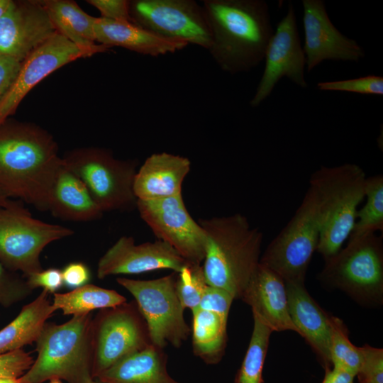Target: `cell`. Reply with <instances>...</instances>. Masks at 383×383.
I'll use <instances>...</instances> for the list:
<instances>
[{
    "label": "cell",
    "instance_id": "cell-15",
    "mask_svg": "<svg viewBox=\"0 0 383 383\" xmlns=\"http://www.w3.org/2000/svg\"><path fill=\"white\" fill-rule=\"evenodd\" d=\"M87 56L57 32L22 62L0 101V126L13 115L27 94L44 78L61 67Z\"/></svg>",
    "mask_w": 383,
    "mask_h": 383
},
{
    "label": "cell",
    "instance_id": "cell-10",
    "mask_svg": "<svg viewBox=\"0 0 383 383\" xmlns=\"http://www.w3.org/2000/svg\"><path fill=\"white\" fill-rule=\"evenodd\" d=\"M177 272L151 280L118 277V284L128 290L148 326L152 345L164 349L168 344L179 348L191 329L184 316V308L176 289Z\"/></svg>",
    "mask_w": 383,
    "mask_h": 383
},
{
    "label": "cell",
    "instance_id": "cell-12",
    "mask_svg": "<svg viewBox=\"0 0 383 383\" xmlns=\"http://www.w3.org/2000/svg\"><path fill=\"white\" fill-rule=\"evenodd\" d=\"M134 24L163 38L208 50L211 32L202 4L194 0L130 1Z\"/></svg>",
    "mask_w": 383,
    "mask_h": 383
},
{
    "label": "cell",
    "instance_id": "cell-47",
    "mask_svg": "<svg viewBox=\"0 0 383 383\" xmlns=\"http://www.w3.org/2000/svg\"><path fill=\"white\" fill-rule=\"evenodd\" d=\"M91 383H102V382H99V381H95V380H94V381L91 382Z\"/></svg>",
    "mask_w": 383,
    "mask_h": 383
},
{
    "label": "cell",
    "instance_id": "cell-35",
    "mask_svg": "<svg viewBox=\"0 0 383 383\" xmlns=\"http://www.w3.org/2000/svg\"><path fill=\"white\" fill-rule=\"evenodd\" d=\"M361 350L363 359L356 374L358 383H383V350L369 345Z\"/></svg>",
    "mask_w": 383,
    "mask_h": 383
},
{
    "label": "cell",
    "instance_id": "cell-3",
    "mask_svg": "<svg viewBox=\"0 0 383 383\" xmlns=\"http://www.w3.org/2000/svg\"><path fill=\"white\" fill-rule=\"evenodd\" d=\"M199 223L206 235L202 267L207 284L240 299L260 263L262 231L239 213L200 219Z\"/></svg>",
    "mask_w": 383,
    "mask_h": 383
},
{
    "label": "cell",
    "instance_id": "cell-29",
    "mask_svg": "<svg viewBox=\"0 0 383 383\" xmlns=\"http://www.w3.org/2000/svg\"><path fill=\"white\" fill-rule=\"evenodd\" d=\"M253 320L250 340L235 383H262L263 366L273 331L255 317Z\"/></svg>",
    "mask_w": 383,
    "mask_h": 383
},
{
    "label": "cell",
    "instance_id": "cell-28",
    "mask_svg": "<svg viewBox=\"0 0 383 383\" xmlns=\"http://www.w3.org/2000/svg\"><path fill=\"white\" fill-rule=\"evenodd\" d=\"M126 298L117 292L87 284L64 293H55L52 306L64 315H81L95 309L114 307L125 303Z\"/></svg>",
    "mask_w": 383,
    "mask_h": 383
},
{
    "label": "cell",
    "instance_id": "cell-25",
    "mask_svg": "<svg viewBox=\"0 0 383 383\" xmlns=\"http://www.w3.org/2000/svg\"><path fill=\"white\" fill-rule=\"evenodd\" d=\"M57 31L77 46L87 57L109 48L96 43L95 17L84 12L74 1L41 0Z\"/></svg>",
    "mask_w": 383,
    "mask_h": 383
},
{
    "label": "cell",
    "instance_id": "cell-7",
    "mask_svg": "<svg viewBox=\"0 0 383 383\" xmlns=\"http://www.w3.org/2000/svg\"><path fill=\"white\" fill-rule=\"evenodd\" d=\"M62 159L84 184L103 212L136 207L133 192L136 161L116 159L111 151L97 147L72 150Z\"/></svg>",
    "mask_w": 383,
    "mask_h": 383
},
{
    "label": "cell",
    "instance_id": "cell-40",
    "mask_svg": "<svg viewBox=\"0 0 383 383\" xmlns=\"http://www.w3.org/2000/svg\"><path fill=\"white\" fill-rule=\"evenodd\" d=\"M62 271L63 285L70 289H77L87 284L91 279L90 270L83 262L67 264Z\"/></svg>",
    "mask_w": 383,
    "mask_h": 383
},
{
    "label": "cell",
    "instance_id": "cell-44",
    "mask_svg": "<svg viewBox=\"0 0 383 383\" xmlns=\"http://www.w3.org/2000/svg\"><path fill=\"white\" fill-rule=\"evenodd\" d=\"M11 0H0V19L8 9Z\"/></svg>",
    "mask_w": 383,
    "mask_h": 383
},
{
    "label": "cell",
    "instance_id": "cell-42",
    "mask_svg": "<svg viewBox=\"0 0 383 383\" xmlns=\"http://www.w3.org/2000/svg\"><path fill=\"white\" fill-rule=\"evenodd\" d=\"M355 377L347 371L333 367L325 370V375L321 383H354Z\"/></svg>",
    "mask_w": 383,
    "mask_h": 383
},
{
    "label": "cell",
    "instance_id": "cell-36",
    "mask_svg": "<svg viewBox=\"0 0 383 383\" xmlns=\"http://www.w3.org/2000/svg\"><path fill=\"white\" fill-rule=\"evenodd\" d=\"M33 362L30 353L23 349L0 355V378L18 379L30 367Z\"/></svg>",
    "mask_w": 383,
    "mask_h": 383
},
{
    "label": "cell",
    "instance_id": "cell-14",
    "mask_svg": "<svg viewBox=\"0 0 383 383\" xmlns=\"http://www.w3.org/2000/svg\"><path fill=\"white\" fill-rule=\"evenodd\" d=\"M262 76L250 101V106H260L282 77L306 88L304 78L306 59L301 45L296 13L292 3L284 17L279 22L266 48Z\"/></svg>",
    "mask_w": 383,
    "mask_h": 383
},
{
    "label": "cell",
    "instance_id": "cell-46",
    "mask_svg": "<svg viewBox=\"0 0 383 383\" xmlns=\"http://www.w3.org/2000/svg\"><path fill=\"white\" fill-rule=\"evenodd\" d=\"M49 383H62L61 380L59 379H52Z\"/></svg>",
    "mask_w": 383,
    "mask_h": 383
},
{
    "label": "cell",
    "instance_id": "cell-41",
    "mask_svg": "<svg viewBox=\"0 0 383 383\" xmlns=\"http://www.w3.org/2000/svg\"><path fill=\"white\" fill-rule=\"evenodd\" d=\"M21 62L0 55V101L14 80Z\"/></svg>",
    "mask_w": 383,
    "mask_h": 383
},
{
    "label": "cell",
    "instance_id": "cell-17",
    "mask_svg": "<svg viewBox=\"0 0 383 383\" xmlns=\"http://www.w3.org/2000/svg\"><path fill=\"white\" fill-rule=\"evenodd\" d=\"M303 26L307 71L324 60L358 62L365 51L358 43L343 35L332 23L322 0H303Z\"/></svg>",
    "mask_w": 383,
    "mask_h": 383
},
{
    "label": "cell",
    "instance_id": "cell-27",
    "mask_svg": "<svg viewBox=\"0 0 383 383\" xmlns=\"http://www.w3.org/2000/svg\"><path fill=\"white\" fill-rule=\"evenodd\" d=\"M192 313V348L209 365L219 362L227 345V318L201 309Z\"/></svg>",
    "mask_w": 383,
    "mask_h": 383
},
{
    "label": "cell",
    "instance_id": "cell-5",
    "mask_svg": "<svg viewBox=\"0 0 383 383\" xmlns=\"http://www.w3.org/2000/svg\"><path fill=\"white\" fill-rule=\"evenodd\" d=\"M366 179L363 169L354 163L322 166L311 174L309 187L317 199L321 224L316 251L324 260L335 255L349 238L365 198Z\"/></svg>",
    "mask_w": 383,
    "mask_h": 383
},
{
    "label": "cell",
    "instance_id": "cell-18",
    "mask_svg": "<svg viewBox=\"0 0 383 383\" xmlns=\"http://www.w3.org/2000/svg\"><path fill=\"white\" fill-rule=\"evenodd\" d=\"M188 262L164 241L135 244L131 236H121L99 259L97 277L135 274L167 269L179 272Z\"/></svg>",
    "mask_w": 383,
    "mask_h": 383
},
{
    "label": "cell",
    "instance_id": "cell-33",
    "mask_svg": "<svg viewBox=\"0 0 383 383\" xmlns=\"http://www.w3.org/2000/svg\"><path fill=\"white\" fill-rule=\"evenodd\" d=\"M317 88L323 91H337L367 95H383V77L367 75L355 79L321 82Z\"/></svg>",
    "mask_w": 383,
    "mask_h": 383
},
{
    "label": "cell",
    "instance_id": "cell-13",
    "mask_svg": "<svg viewBox=\"0 0 383 383\" xmlns=\"http://www.w3.org/2000/svg\"><path fill=\"white\" fill-rule=\"evenodd\" d=\"M136 208L158 240L172 246L188 262L202 265L205 232L189 214L182 194L157 200H137Z\"/></svg>",
    "mask_w": 383,
    "mask_h": 383
},
{
    "label": "cell",
    "instance_id": "cell-45",
    "mask_svg": "<svg viewBox=\"0 0 383 383\" xmlns=\"http://www.w3.org/2000/svg\"><path fill=\"white\" fill-rule=\"evenodd\" d=\"M0 383H18V378H0Z\"/></svg>",
    "mask_w": 383,
    "mask_h": 383
},
{
    "label": "cell",
    "instance_id": "cell-39",
    "mask_svg": "<svg viewBox=\"0 0 383 383\" xmlns=\"http://www.w3.org/2000/svg\"><path fill=\"white\" fill-rule=\"evenodd\" d=\"M28 287L33 290L42 287L49 293H55L63 285L62 271L57 268L42 270L25 277Z\"/></svg>",
    "mask_w": 383,
    "mask_h": 383
},
{
    "label": "cell",
    "instance_id": "cell-1",
    "mask_svg": "<svg viewBox=\"0 0 383 383\" xmlns=\"http://www.w3.org/2000/svg\"><path fill=\"white\" fill-rule=\"evenodd\" d=\"M62 163L57 143L43 128L9 119L0 126V187L11 198L48 211Z\"/></svg>",
    "mask_w": 383,
    "mask_h": 383
},
{
    "label": "cell",
    "instance_id": "cell-31",
    "mask_svg": "<svg viewBox=\"0 0 383 383\" xmlns=\"http://www.w3.org/2000/svg\"><path fill=\"white\" fill-rule=\"evenodd\" d=\"M330 358L332 367H338L356 376L362 363L361 347L354 345L348 338L346 326L331 316Z\"/></svg>",
    "mask_w": 383,
    "mask_h": 383
},
{
    "label": "cell",
    "instance_id": "cell-4",
    "mask_svg": "<svg viewBox=\"0 0 383 383\" xmlns=\"http://www.w3.org/2000/svg\"><path fill=\"white\" fill-rule=\"evenodd\" d=\"M91 313L73 316L62 324L46 323L37 340L38 356L18 383H43L52 379L67 383H91L92 344Z\"/></svg>",
    "mask_w": 383,
    "mask_h": 383
},
{
    "label": "cell",
    "instance_id": "cell-43",
    "mask_svg": "<svg viewBox=\"0 0 383 383\" xmlns=\"http://www.w3.org/2000/svg\"><path fill=\"white\" fill-rule=\"evenodd\" d=\"M11 195L0 187V206L6 204L10 199Z\"/></svg>",
    "mask_w": 383,
    "mask_h": 383
},
{
    "label": "cell",
    "instance_id": "cell-6",
    "mask_svg": "<svg viewBox=\"0 0 383 383\" xmlns=\"http://www.w3.org/2000/svg\"><path fill=\"white\" fill-rule=\"evenodd\" d=\"M319 279L362 304H379L383 296V243L376 233L350 236L345 248L324 260Z\"/></svg>",
    "mask_w": 383,
    "mask_h": 383
},
{
    "label": "cell",
    "instance_id": "cell-30",
    "mask_svg": "<svg viewBox=\"0 0 383 383\" xmlns=\"http://www.w3.org/2000/svg\"><path fill=\"white\" fill-rule=\"evenodd\" d=\"M364 206L357 210L350 236L383 231V176L367 177ZM349 236V237H350Z\"/></svg>",
    "mask_w": 383,
    "mask_h": 383
},
{
    "label": "cell",
    "instance_id": "cell-38",
    "mask_svg": "<svg viewBox=\"0 0 383 383\" xmlns=\"http://www.w3.org/2000/svg\"><path fill=\"white\" fill-rule=\"evenodd\" d=\"M87 1L100 11L102 18L115 21L133 23L130 14V1L88 0Z\"/></svg>",
    "mask_w": 383,
    "mask_h": 383
},
{
    "label": "cell",
    "instance_id": "cell-22",
    "mask_svg": "<svg viewBox=\"0 0 383 383\" xmlns=\"http://www.w3.org/2000/svg\"><path fill=\"white\" fill-rule=\"evenodd\" d=\"M96 42L108 48L121 47L139 54L157 57L184 49L183 40L161 38L131 22L96 18L94 24Z\"/></svg>",
    "mask_w": 383,
    "mask_h": 383
},
{
    "label": "cell",
    "instance_id": "cell-21",
    "mask_svg": "<svg viewBox=\"0 0 383 383\" xmlns=\"http://www.w3.org/2000/svg\"><path fill=\"white\" fill-rule=\"evenodd\" d=\"M190 169L191 162L186 157L165 152L152 154L134 178L137 200H157L182 194V183Z\"/></svg>",
    "mask_w": 383,
    "mask_h": 383
},
{
    "label": "cell",
    "instance_id": "cell-37",
    "mask_svg": "<svg viewBox=\"0 0 383 383\" xmlns=\"http://www.w3.org/2000/svg\"><path fill=\"white\" fill-rule=\"evenodd\" d=\"M233 300V296L227 291L207 285L201 298L199 309L228 319Z\"/></svg>",
    "mask_w": 383,
    "mask_h": 383
},
{
    "label": "cell",
    "instance_id": "cell-19",
    "mask_svg": "<svg viewBox=\"0 0 383 383\" xmlns=\"http://www.w3.org/2000/svg\"><path fill=\"white\" fill-rule=\"evenodd\" d=\"M240 299L251 307L253 317L272 331L298 333L289 312L285 282L266 265L259 263Z\"/></svg>",
    "mask_w": 383,
    "mask_h": 383
},
{
    "label": "cell",
    "instance_id": "cell-9",
    "mask_svg": "<svg viewBox=\"0 0 383 383\" xmlns=\"http://www.w3.org/2000/svg\"><path fill=\"white\" fill-rule=\"evenodd\" d=\"M320 230L317 199L309 187L293 216L261 255L260 262L274 270L285 282H304L317 250Z\"/></svg>",
    "mask_w": 383,
    "mask_h": 383
},
{
    "label": "cell",
    "instance_id": "cell-24",
    "mask_svg": "<svg viewBox=\"0 0 383 383\" xmlns=\"http://www.w3.org/2000/svg\"><path fill=\"white\" fill-rule=\"evenodd\" d=\"M164 349L151 345L120 360L96 379L102 383H181L167 370Z\"/></svg>",
    "mask_w": 383,
    "mask_h": 383
},
{
    "label": "cell",
    "instance_id": "cell-2",
    "mask_svg": "<svg viewBox=\"0 0 383 383\" xmlns=\"http://www.w3.org/2000/svg\"><path fill=\"white\" fill-rule=\"evenodd\" d=\"M211 42L207 50L220 69L231 74L247 72L265 57L273 35L264 0H204Z\"/></svg>",
    "mask_w": 383,
    "mask_h": 383
},
{
    "label": "cell",
    "instance_id": "cell-26",
    "mask_svg": "<svg viewBox=\"0 0 383 383\" xmlns=\"http://www.w3.org/2000/svg\"><path fill=\"white\" fill-rule=\"evenodd\" d=\"M50 293L43 290L18 315L0 330V355L13 352L37 340L50 316L56 311Z\"/></svg>",
    "mask_w": 383,
    "mask_h": 383
},
{
    "label": "cell",
    "instance_id": "cell-34",
    "mask_svg": "<svg viewBox=\"0 0 383 383\" xmlns=\"http://www.w3.org/2000/svg\"><path fill=\"white\" fill-rule=\"evenodd\" d=\"M32 291L24 277L0 262V305L11 306L26 299Z\"/></svg>",
    "mask_w": 383,
    "mask_h": 383
},
{
    "label": "cell",
    "instance_id": "cell-23",
    "mask_svg": "<svg viewBox=\"0 0 383 383\" xmlns=\"http://www.w3.org/2000/svg\"><path fill=\"white\" fill-rule=\"evenodd\" d=\"M48 211L62 220L77 222L97 220L104 213L84 184L63 162L50 192Z\"/></svg>",
    "mask_w": 383,
    "mask_h": 383
},
{
    "label": "cell",
    "instance_id": "cell-8",
    "mask_svg": "<svg viewBox=\"0 0 383 383\" xmlns=\"http://www.w3.org/2000/svg\"><path fill=\"white\" fill-rule=\"evenodd\" d=\"M73 233L33 217L23 203L10 199L0 206V262L25 278L43 270L40 255L48 245Z\"/></svg>",
    "mask_w": 383,
    "mask_h": 383
},
{
    "label": "cell",
    "instance_id": "cell-32",
    "mask_svg": "<svg viewBox=\"0 0 383 383\" xmlns=\"http://www.w3.org/2000/svg\"><path fill=\"white\" fill-rule=\"evenodd\" d=\"M202 265L188 263L177 272L176 289L184 309L192 312L198 309L201 298L207 286Z\"/></svg>",
    "mask_w": 383,
    "mask_h": 383
},
{
    "label": "cell",
    "instance_id": "cell-11",
    "mask_svg": "<svg viewBox=\"0 0 383 383\" xmlns=\"http://www.w3.org/2000/svg\"><path fill=\"white\" fill-rule=\"evenodd\" d=\"M92 376L152 345L135 301L101 309L92 319Z\"/></svg>",
    "mask_w": 383,
    "mask_h": 383
},
{
    "label": "cell",
    "instance_id": "cell-16",
    "mask_svg": "<svg viewBox=\"0 0 383 383\" xmlns=\"http://www.w3.org/2000/svg\"><path fill=\"white\" fill-rule=\"evenodd\" d=\"M57 32L41 1L11 0L0 19V55L22 62Z\"/></svg>",
    "mask_w": 383,
    "mask_h": 383
},
{
    "label": "cell",
    "instance_id": "cell-20",
    "mask_svg": "<svg viewBox=\"0 0 383 383\" xmlns=\"http://www.w3.org/2000/svg\"><path fill=\"white\" fill-rule=\"evenodd\" d=\"M285 284L289 315L298 334L311 346L324 370L332 368L330 358L331 316L310 296L304 282Z\"/></svg>",
    "mask_w": 383,
    "mask_h": 383
}]
</instances>
